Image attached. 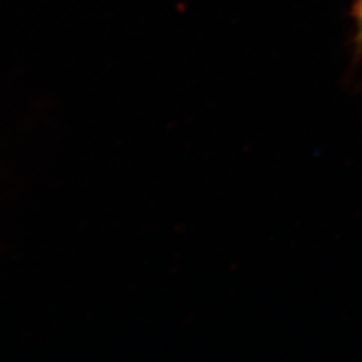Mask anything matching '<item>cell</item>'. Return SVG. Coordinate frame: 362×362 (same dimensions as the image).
I'll return each instance as SVG.
<instances>
[{"label":"cell","mask_w":362,"mask_h":362,"mask_svg":"<svg viewBox=\"0 0 362 362\" xmlns=\"http://www.w3.org/2000/svg\"><path fill=\"white\" fill-rule=\"evenodd\" d=\"M355 17H356V28H358V42L362 45V0H358L355 8Z\"/></svg>","instance_id":"1"}]
</instances>
